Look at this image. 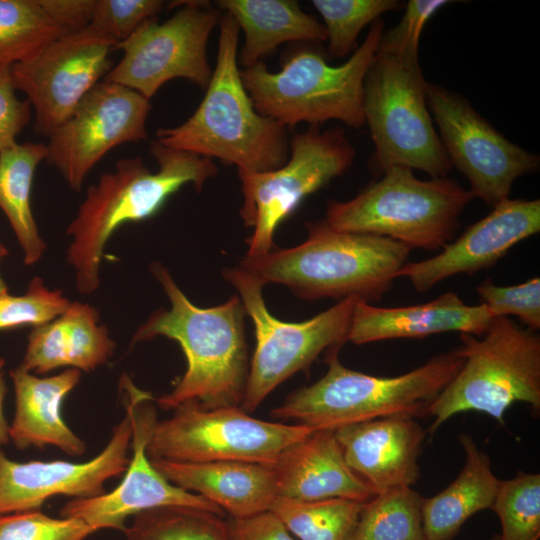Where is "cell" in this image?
<instances>
[{
    "label": "cell",
    "instance_id": "cell-32",
    "mask_svg": "<svg viewBox=\"0 0 540 540\" xmlns=\"http://www.w3.org/2000/svg\"><path fill=\"white\" fill-rule=\"evenodd\" d=\"M188 506H162L134 516L127 540H228L227 519Z\"/></svg>",
    "mask_w": 540,
    "mask_h": 540
},
{
    "label": "cell",
    "instance_id": "cell-37",
    "mask_svg": "<svg viewBox=\"0 0 540 540\" xmlns=\"http://www.w3.org/2000/svg\"><path fill=\"white\" fill-rule=\"evenodd\" d=\"M94 532L78 518H53L39 510L0 515V540H85Z\"/></svg>",
    "mask_w": 540,
    "mask_h": 540
},
{
    "label": "cell",
    "instance_id": "cell-39",
    "mask_svg": "<svg viewBox=\"0 0 540 540\" xmlns=\"http://www.w3.org/2000/svg\"><path fill=\"white\" fill-rule=\"evenodd\" d=\"M447 0H410L400 22L384 31L377 49L383 51L418 50L419 39L427 21Z\"/></svg>",
    "mask_w": 540,
    "mask_h": 540
},
{
    "label": "cell",
    "instance_id": "cell-11",
    "mask_svg": "<svg viewBox=\"0 0 540 540\" xmlns=\"http://www.w3.org/2000/svg\"><path fill=\"white\" fill-rule=\"evenodd\" d=\"M356 152L345 131H322L310 125L289 141V157L277 169L248 173L238 171L243 204L239 215L253 233L246 239V257L266 255L274 245V234L309 195L344 174L353 164Z\"/></svg>",
    "mask_w": 540,
    "mask_h": 540
},
{
    "label": "cell",
    "instance_id": "cell-5",
    "mask_svg": "<svg viewBox=\"0 0 540 540\" xmlns=\"http://www.w3.org/2000/svg\"><path fill=\"white\" fill-rule=\"evenodd\" d=\"M340 348L328 350V369L315 383L292 392L271 414L319 429L385 417L428 415L429 406L454 378L464 359L457 349L398 376L379 377L344 366Z\"/></svg>",
    "mask_w": 540,
    "mask_h": 540
},
{
    "label": "cell",
    "instance_id": "cell-36",
    "mask_svg": "<svg viewBox=\"0 0 540 540\" xmlns=\"http://www.w3.org/2000/svg\"><path fill=\"white\" fill-rule=\"evenodd\" d=\"M489 315L495 317L516 316L524 327L538 331L540 328V278L535 276L523 283L500 286L490 278L476 288Z\"/></svg>",
    "mask_w": 540,
    "mask_h": 540
},
{
    "label": "cell",
    "instance_id": "cell-4",
    "mask_svg": "<svg viewBox=\"0 0 540 540\" xmlns=\"http://www.w3.org/2000/svg\"><path fill=\"white\" fill-rule=\"evenodd\" d=\"M306 240L266 255L244 257L240 266L264 285L281 284L305 300L355 297L372 303L392 287L411 248L372 234L338 231L326 221L307 222Z\"/></svg>",
    "mask_w": 540,
    "mask_h": 540
},
{
    "label": "cell",
    "instance_id": "cell-6",
    "mask_svg": "<svg viewBox=\"0 0 540 540\" xmlns=\"http://www.w3.org/2000/svg\"><path fill=\"white\" fill-rule=\"evenodd\" d=\"M384 27L383 19L374 21L362 44L338 66L329 65L319 51L300 47L286 56L278 72L262 61L242 69L255 109L286 127L300 122L320 126L329 120L362 127L364 79Z\"/></svg>",
    "mask_w": 540,
    "mask_h": 540
},
{
    "label": "cell",
    "instance_id": "cell-15",
    "mask_svg": "<svg viewBox=\"0 0 540 540\" xmlns=\"http://www.w3.org/2000/svg\"><path fill=\"white\" fill-rule=\"evenodd\" d=\"M120 385L132 425L130 446L133 455L125 476L109 493L68 501L60 509V517L78 518L95 531L116 529L123 532L128 517L162 506H188L224 516L225 513L217 505L175 486L155 469L146 452L157 421L153 404L155 398L137 388L126 375L122 377Z\"/></svg>",
    "mask_w": 540,
    "mask_h": 540
},
{
    "label": "cell",
    "instance_id": "cell-31",
    "mask_svg": "<svg viewBox=\"0 0 540 540\" xmlns=\"http://www.w3.org/2000/svg\"><path fill=\"white\" fill-rule=\"evenodd\" d=\"M65 34L38 0H0V71L31 59Z\"/></svg>",
    "mask_w": 540,
    "mask_h": 540
},
{
    "label": "cell",
    "instance_id": "cell-43",
    "mask_svg": "<svg viewBox=\"0 0 540 540\" xmlns=\"http://www.w3.org/2000/svg\"><path fill=\"white\" fill-rule=\"evenodd\" d=\"M5 365V360L0 357V446L6 444L9 439V429L10 426L7 423V420L3 411L4 399L7 391V387L4 381L3 368Z\"/></svg>",
    "mask_w": 540,
    "mask_h": 540
},
{
    "label": "cell",
    "instance_id": "cell-8",
    "mask_svg": "<svg viewBox=\"0 0 540 540\" xmlns=\"http://www.w3.org/2000/svg\"><path fill=\"white\" fill-rule=\"evenodd\" d=\"M418 51L378 50L364 79L363 114L374 144L369 166H393L447 177L452 165L434 127Z\"/></svg>",
    "mask_w": 540,
    "mask_h": 540
},
{
    "label": "cell",
    "instance_id": "cell-22",
    "mask_svg": "<svg viewBox=\"0 0 540 540\" xmlns=\"http://www.w3.org/2000/svg\"><path fill=\"white\" fill-rule=\"evenodd\" d=\"M335 429H319L286 447L272 465L277 496L317 501L365 502L375 492L347 464Z\"/></svg>",
    "mask_w": 540,
    "mask_h": 540
},
{
    "label": "cell",
    "instance_id": "cell-38",
    "mask_svg": "<svg viewBox=\"0 0 540 540\" xmlns=\"http://www.w3.org/2000/svg\"><path fill=\"white\" fill-rule=\"evenodd\" d=\"M165 5L161 0H95L93 17L86 28L118 44L146 20L156 18Z\"/></svg>",
    "mask_w": 540,
    "mask_h": 540
},
{
    "label": "cell",
    "instance_id": "cell-19",
    "mask_svg": "<svg viewBox=\"0 0 540 540\" xmlns=\"http://www.w3.org/2000/svg\"><path fill=\"white\" fill-rule=\"evenodd\" d=\"M539 231L540 200L508 198L438 254L407 262L397 278H407L415 291L424 293L455 275H473L493 267L512 247Z\"/></svg>",
    "mask_w": 540,
    "mask_h": 540
},
{
    "label": "cell",
    "instance_id": "cell-2",
    "mask_svg": "<svg viewBox=\"0 0 540 540\" xmlns=\"http://www.w3.org/2000/svg\"><path fill=\"white\" fill-rule=\"evenodd\" d=\"M150 153L158 164L157 171H150L140 156L120 159L113 171L88 188L67 228L73 237L67 261L75 270L76 287L82 294L99 287L104 247L120 226L153 217L181 187L191 183L200 191L218 172L212 159L166 147L157 140L150 143Z\"/></svg>",
    "mask_w": 540,
    "mask_h": 540
},
{
    "label": "cell",
    "instance_id": "cell-18",
    "mask_svg": "<svg viewBox=\"0 0 540 540\" xmlns=\"http://www.w3.org/2000/svg\"><path fill=\"white\" fill-rule=\"evenodd\" d=\"M132 425L126 413L109 443L82 463L63 460L16 462L0 449V515L39 510L51 497L90 498L105 493L104 483L126 471Z\"/></svg>",
    "mask_w": 540,
    "mask_h": 540
},
{
    "label": "cell",
    "instance_id": "cell-9",
    "mask_svg": "<svg viewBox=\"0 0 540 540\" xmlns=\"http://www.w3.org/2000/svg\"><path fill=\"white\" fill-rule=\"evenodd\" d=\"M464 362L428 409L433 434L452 416L485 413L505 425L515 402L540 409V336L510 317H495L480 337L460 334Z\"/></svg>",
    "mask_w": 540,
    "mask_h": 540
},
{
    "label": "cell",
    "instance_id": "cell-10",
    "mask_svg": "<svg viewBox=\"0 0 540 540\" xmlns=\"http://www.w3.org/2000/svg\"><path fill=\"white\" fill-rule=\"evenodd\" d=\"M223 276L238 292L255 330L256 347L240 405L246 413L253 412L283 381L310 367L323 351L348 341L357 298L340 300L303 322H284L268 311L264 284L253 274L238 265L224 269Z\"/></svg>",
    "mask_w": 540,
    "mask_h": 540
},
{
    "label": "cell",
    "instance_id": "cell-33",
    "mask_svg": "<svg viewBox=\"0 0 540 540\" xmlns=\"http://www.w3.org/2000/svg\"><path fill=\"white\" fill-rule=\"evenodd\" d=\"M326 30L328 53L344 58L357 48V38L368 24L403 8L398 0H313Z\"/></svg>",
    "mask_w": 540,
    "mask_h": 540
},
{
    "label": "cell",
    "instance_id": "cell-40",
    "mask_svg": "<svg viewBox=\"0 0 540 540\" xmlns=\"http://www.w3.org/2000/svg\"><path fill=\"white\" fill-rule=\"evenodd\" d=\"M15 90L11 68L0 71V151L17 143V135L31 118L30 103L20 100Z\"/></svg>",
    "mask_w": 540,
    "mask_h": 540
},
{
    "label": "cell",
    "instance_id": "cell-30",
    "mask_svg": "<svg viewBox=\"0 0 540 540\" xmlns=\"http://www.w3.org/2000/svg\"><path fill=\"white\" fill-rule=\"evenodd\" d=\"M422 501L408 486L375 494L364 502L351 540H426Z\"/></svg>",
    "mask_w": 540,
    "mask_h": 540
},
{
    "label": "cell",
    "instance_id": "cell-44",
    "mask_svg": "<svg viewBox=\"0 0 540 540\" xmlns=\"http://www.w3.org/2000/svg\"><path fill=\"white\" fill-rule=\"evenodd\" d=\"M8 255V250L5 248V246L0 242V260ZM7 292V285L3 281V279L0 276V294Z\"/></svg>",
    "mask_w": 540,
    "mask_h": 540
},
{
    "label": "cell",
    "instance_id": "cell-28",
    "mask_svg": "<svg viewBox=\"0 0 540 540\" xmlns=\"http://www.w3.org/2000/svg\"><path fill=\"white\" fill-rule=\"evenodd\" d=\"M46 157L47 147L42 143H16L0 151V209L24 252L26 265L36 263L46 249L30 201L35 170Z\"/></svg>",
    "mask_w": 540,
    "mask_h": 540
},
{
    "label": "cell",
    "instance_id": "cell-42",
    "mask_svg": "<svg viewBox=\"0 0 540 540\" xmlns=\"http://www.w3.org/2000/svg\"><path fill=\"white\" fill-rule=\"evenodd\" d=\"M47 16L67 33L86 28L93 17L95 0H38Z\"/></svg>",
    "mask_w": 540,
    "mask_h": 540
},
{
    "label": "cell",
    "instance_id": "cell-26",
    "mask_svg": "<svg viewBox=\"0 0 540 540\" xmlns=\"http://www.w3.org/2000/svg\"><path fill=\"white\" fill-rule=\"evenodd\" d=\"M465 462L455 480L443 491L422 501V523L426 540H452L475 513L492 509L500 481L491 462L473 438L459 437Z\"/></svg>",
    "mask_w": 540,
    "mask_h": 540
},
{
    "label": "cell",
    "instance_id": "cell-27",
    "mask_svg": "<svg viewBox=\"0 0 540 540\" xmlns=\"http://www.w3.org/2000/svg\"><path fill=\"white\" fill-rule=\"evenodd\" d=\"M218 6L243 31L244 43L238 54L248 68L286 42L326 41L322 23L305 13L293 0H221Z\"/></svg>",
    "mask_w": 540,
    "mask_h": 540
},
{
    "label": "cell",
    "instance_id": "cell-29",
    "mask_svg": "<svg viewBox=\"0 0 540 540\" xmlns=\"http://www.w3.org/2000/svg\"><path fill=\"white\" fill-rule=\"evenodd\" d=\"M363 504L344 498L300 501L277 496L269 510L299 540H351Z\"/></svg>",
    "mask_w": 540,
    "mask_h": 540
},
{
    "label": "cell",
    "instance_id": "cell-23",
    "mask_svg": "<svg viewBox=\"0 0 540 540\" xmlns=\"http://www.w3.org/2000/svg\"><path fill=\"white\" fill-rule=\"evenodd\" d=\"M150 461L169 482L204 497L230 518H244L268 511L277 497L271 465L243 461Z\"/></svg>",
    "mask_w": 540,
    "mask_h": 540
},
{
    "label": "cell",
    "instance_id": "cell-34",
    "mask_svg": "<svg viewBox=\"0 0 540 540\" xmlns=\"http://www.w3.org/2000/svg\"><path fill=\"white\" fill-rule=\"evenodd\" d=\"M492 509L501 524L499 540H539L540 475L518 472L501 480Z\"/></svg>",
    "mask_w": 540,
    "mask_h": 540
},
{
    "label": "cell",
    "instance_id": "cell-24",
    "mask_svg": "<svg viewBox=\"0 0 540 540\" xmlns=\"http://www.w3.org/2000/svg\"><path fill=\"white\" fill-rule=\"evenodd\" d=\"M15 391V415L9 436L18 449L52 445L71 456L86 450L85 442L65 423L62 403L79 383L81 372L69 368L40 378L20 365L10 371Z\"/></svg>",
    "mask_w": 540,
    "mask_h": 540
},
{
    "label": "cell",
    "instance_id": "cell-21",
    "mask_svg": "<svg viewBox=\"0 0 540 540\" xmlns=\"http://www.w3.org/2000/svg\"><path fill=\"white\" fill-rule=\"evenodd\" d=\"M492 319L483 304L468 305L455 292H445L427 303L401 307H378L357 300L347 340L363 345L447 332L480 337Z\"/></svg>",
    "mask_w": 540,
    "mask_h": 540
},
{
    "label": "cell",
    "instance_id": "cell-41",
    "mask_svg": "<svg viewBox=\"0 0 540 540\" xmlns=\"http://www.w3.org/2000/svg\"><path fill=\"white\" fill-rule=\"evenodd\" d=\"M228 540H296L270 510L227 519Z\"/></svg>",
    "mask_w": 540,
    "mask_h": 540
},
{
    "label": "cell",
    "instance_id": "cell-45",
    "mask_svg": "<svg viewBox=\"0 0 540 540\" xmlns=\"http://www.w3.org/2000/svg\"><path fill=\"white\" fill-rule=\"evenodd\" d=\"M490 540H499V535H494Z\"/></svg>",
    "mask_w": 540,
    "mask_h": 540
},
{
    "label": "cell",
    "instance_id": "cell-13",
    "mask_svg": "<svg viewBox=\"0 0 540 540\" xmlns=\"http://www.w3.org/2000/svg\"><path fill=\"white\" fill-rule=\"evenodd\" d=\"M168 6L180 8L163 23L157 18L146 20L115 45L114 50L123 55L104 81L130 88L148 100L175 78L207 87L213 72L207 43L220 11L205 1L170 2Z\"/></svg>",
    "mask_w": 540,
    "mask_h": 540
},
{
    "label": "cell",
    "instance_id": "cell-7",
    "mask_svg": "<svg viewBox=\"0 0 540 540\" xmlns=\"http://www.w3.org/2000/svg\"><path fill=\"white\" fill-rule=\"evenodd\" d=\"M348 201H329L325 221L335 230L386 237L412 250H441L474 199L456 180H421L404 166L387 169Z\"/></svg>",
    "mask_w": 540,
    "mask_h": 540
},
{
    "label": "cell",
    "instance_id": "cell-17",
    "mask_svg": "<svg viewBox=\"0 0 540 540\" xmlns=\"http://www.w3.org/2000/svg\"><path fill=\"white\" fill-rule=\"evenodd\" d=\"M116 43L88 28L65 34L11 67L16 90L33 107L35 133L50 136L112 68Z\"/></svg>",
    "mask_w": 540,
    "mask_h": 540
},
{
    "label": "cell",
    "instance_id": "cell-16",
    "mask_svg": "<svg viewBox=\"0 0 540 540\" xmlns=\"http://www.w3.org/2000/svg\"><path fill=\"white\" fill-rule=\"evenodd\" d=\"M148 99L125 86L100 81L50 135L46 160L70 188L80 191L90 170L113 148L147 139Z\"/></svg>",
    "mask_w": 540,
    "mask_h": 540
},
{
    "label": "cell",
    "instance_id": "cell-35",
    "mask_svg": "<svg viewBox=\"0 0 540 540\" xmlns=\"http://www.w3.org/2000/svg\"><path fill=\"white\" fill-rule=\"evenodd\" d=\"M70 304L60 290H50L40 277H34L25 294H0V330L47 324L62 315Z\"/></svg>",
    "mask_w": 540,
    "mask_h": 540
},
{
    "label": "cell",
    "instance_id": "cell-3",
    "mask_svg": "<svg viewBox=\"0 0 540 540\" xmlns=\"http://www.w3.org/2000/svg\"><path fill=\"white\" fill-rule=\"evenodd\" d=\"M238 35L235 20L221 15L216 65L201 103L182 124L158 129L157 141L238 171L267 172L289 157L287 127L255 109L238 68Z\"/></svg>",
    "mask_w": 540,
    "mask_h": 540
},
{
    "label": "cell",
    "instance_id": "cell-14",
    "mask_svg": "<svg viewBox=\"0 0 540 540\" xmlns=\"http://www.w3.org/2000/svg\"><path fill=\"white\" fill-rule=\"evenodd\" d=\"M426 98L450 163L473 198L492 209L509 198L517 178L539 170V155L507 139L461 94L427 82Z\"/></svg>",
    "mask_w": 540,
    "mask_h": 540
},
{
    "label": "cell",
    "instance_id": "cell-1",
    "mask_svg": "<svg viewBox=\"0 0 540 540\" xmlns=\"http://www.w3.org/2000/svg\"><path fill=\"white\" fill-rule=\"evenodd\" d=\"M150 270L170 300L136 330L131 345L164 336L182 348L187 369L174 389L157 399L161 409L174 410L186 402L206 409L240 406L249 372L242 301L234 295L210 307L195 306L159 262Z\"/></svg>",
    "mask_w": 540,
    "mask_h": 540
},
{
    "label": "cell",
    "instance_id": "cell-20",
    "mask_svg": "<svg viewBox=\"0 0 540 540\" xmlns=\"http://www.w3.org/2000/svg\"><path fill=\"white\" fill-rule=\"evenodd\" d=\"M334 431L348 466L375 494L417 482L426 431L415 418H378Z\"/></svg>",
    "mask_w": 540,
    "mask_h": 540
},
{
    "label": "cell",
    "instance_id": "cell-25",
    "mask_svg": "<svg viewBox=\"0 0 540 540\" xmlns=\"http://www.w3.org/2000/svg\"><path fill=\"white\" fill-rule=\"evenodd\" d=\"M115 346L97 310L74 302L53 321L33 328L20 366L38 374L59 367L89 372L106 363Z\"/></svg>",
    "mask_w": 540,
    "mask_h": 540
},
{
    "label": "cell",
    "instance_id": "cell-12",
    "mask_svg": "<svg viewBox=\"0 0 540 540\" xmlns=\"http://www.w3.org/2000/svg\"><path fill=\"white\" fill-rule=\"evenodd\" d=\"M316 429L256 419L240 406L206 409L190 401L156 421L146 452L176 463L243 461L273 465L289 445Z\"/></svg>",
    "mask_w": 540,
    "mask_h": 540
}]
</instances>
